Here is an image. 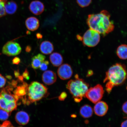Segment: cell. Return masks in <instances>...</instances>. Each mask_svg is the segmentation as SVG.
Wrapping results in <instances>:
<instances>
[{
  "instance_id": "obj_1",
  "label": "cell",
  "mask_w": 127,
  "mask_h": 127,
  "mask_svg": "<svg viewBox=\"0 0 127 127\" xmlns=\"http://www.w3.org/2000/svg\"><path fill=\"white\" fill-rule=\"evenodd\" d=\"M110 17L107 11L103 10L99 13L89 15L87 24L90 28L103 36H105L113 31L115 28L113 22L110 20Z\"/></svg>"
},
{
  "instance_id": "obj_2",
  "label": "cell",
  "mask_w": 127,
  "mask_h": 127,
  "mask_svg": "<svg viewBox=\"0 0 127 127\" xmlns=\"http://www.w3.org/2000/svg\"><path fill=\"white\" fill-rule=\"evenodd\" d=\"M127 79V71L124 65L117 63L113 65L106 72L103 81L106 83V91L110 93L114 87L123 85Z\"/></svg>"
},
{
  "instance_id": "obj_3",
  "label": "cell",
  "mask_w": 127,
  "mask_h": 127,
  "mask_svg": "<svg viewBox=\"0 0 127 127\" xmlns=\"http://www.w3.org/2000/svg\"><path fill=\"white\" fill-rule=\"evenodd\" d=\"M89 85L83 79L79 78L77 74L75 76V79L68 82L66 87L72 95L76 102H80L85 97Z\"/></svg>"
},
{
  "instance_id": "obj_4",
  "label": "cell",
  "mask_w": 127,
  "mask_h": 127,
  "mask_svg": "<svg viewBox=\"0 0 127 127\" xmlns=\"http://www.w3.org/2000/svg\"><path fill=\"white\" fill-rule=\"evenodd\" d=\"M13 87L10 85L3 88L0 93V108L9 113L16 109L19 98L12 93Z\"/></svg>"
},
{
  "instance_id": "obj_5",
  "label": "cell",
  "mask_w": 127,
  "mask_h": 127,
  "mask_svg": "<svg viewBox=\"0 0 127 127\" xmlns=\"http://www.w3.org/2000/svg\"><path fill=\"white\" fill-rule=\"evenodd\" d=\"M26 95L28 97L27 104L39 101L48 95V89L43 84L37 82H31L28 85Z\"/></svg>"
},
{
  "instance_id": "obj_6",
  "label": "cell",
  "mask_w": 127,
  "mask_h": 127,
  "mask_svg": "<svg viewBox=\"0 0 127 127\" xmlns=\"http://www.w3.org/2000/svg\"><path fill=\"white\" fill-rule=\"evenodd\" d=\"M99 33L95 30L90 28L82 36V41L84 46L88 47L96 46L99 44L100 36Z\"/></svg>"
},
{
  "instance_id": "obj_7",
  "label": "cell",
  "mask_w": 127,
  "mask_h": 127,
  "mask_svg": "<svg viewBox=\"0 0 127 127\" xmlns=\"http://www.w3.org/2000/svg\"><path fill=\"white\" fill-rule=\"evenodd\" d=\"M104 90L102 86L99 84L88 89L86 94V97L94 104L101 100L104 95Z\"/></svg>"
},
{
  "instance_id": "obj_8",
  "label": "cell",
  "mask_w": 127,
  "mask_h": 127,
  "mask_svg": "<svg viewBox=\"0 0 127 127\" xmlns=\"http://www.w3.org/2000/svg\"><path fill=\"white\" fill-rule=\"evenodd\" d=\"M21 47L17 43L9 41L6 43L2 48V53L8 56H15L20 53Z\"/></svg>"
},
{
  "instance_id": "obj_9",
  "label": "cell",
  "mask_w": 127,
  "mask_h": 127,
  "mask_svg": "<svg viewBox=\"0 0 127 127\" xmlns=\"http://www.w3.org/2000/svg\"><path fill=\"white\" fill-rule=\"evenodd\" d=\"M73 71L72 68L69 64H65L60 66L58 70L59 77L62 80H65L70 78Z\"/></svg>"
},
{
  "instance_id": "obj_10",
  "label": "cell",
  "mask_w": 127,
  "mask_h": 127,
  "mask_svg": "<svg viewBox=\"0 0 127 127\" xmlns=\"http://www.w3.org/2000/svg\"><path fill=\"white\" fill-rule=\"evenodd\" d=\"M44 5L43 3L39 0L33 1L29 4V10L32 13L36 15H41L44 11Z\"/></svg>"
},
{
  "instance_id": "obj_11",
  "label": "cell",
  "mask_w": 127,
  "mask_h": 127,
  "mask_svg": "<svg viewBox=\"0 0 127 127\" xmlns=\"http://www.w3.org/2000/svg\"><path fill=\"white\" fill-rule=\"evenodd\" d=\"M109 109L108 105L105 101H100L95 104L93 110L96 115L103 117L105 115Z\"/></svg>"
},
{
  "instance_id": "obj_12",
  "label": "cell",
  "mask_w": 127,
  "mask_h": 127,
  "mask_svg": "<svg viewBox=\"0 0 127 127\" xmlns=\"http://www.w3.org/2000/svg\"><path fill=\"white\" fill-rule=\"evenodd\" d=\"M42 80L46 85H52L56 82V74L54 71H46L42 74Z\"/></svg>"
},
{
  "instance_id": "obj_13",
  "label": "cell",
  "mask_w": 127,
  "mask_h": 127,
  "mask_svg": "<svg viewBox=\"0 0 127 127\" xmlns=\"http://www.w3.org/2000/svg\"><path fill=\"white\" fill-rule=\"evenodd\" d=\"M25 25L28 30L34 31L37 30L39 27V21L35 17H30L27 19L25 21Z\"/></svg>"
},
{
  "instance_id": "obj_14",
  "label": "cell",
  "mask_w": 127,
  "mask_h": 127,
  "mask_svg": "<svg viewBox=\"0 0 127 127\" xmlns=\"http://www.w3.org/2000/svg\"><path fill=\"white\" fill-rule=\"evenodd\" d=\"M15 119L17 123L20 125L27 124L29 121V115L26 112L20 111L17 113L15 116Z\"/></svg>"
},
{
  "instance_id": "obj_15",
  "label": "cell",
  "mask_w": 127,
  "mask_h": 127,
  "mask_svg": "<svg viewBox=\"0 0 127 127\" xmlns=\"http://www.w3.org/2000/svg\"><path fill=\"white\" fill-rule=\"evenodd\" d=\"M40 49L41 52L44 54L48 55L51 54L54 50L53 44L50 41H45L41 43Z\"/></svg>"
},
{
  "instance_id": "obj_16",
  "label": "cell",
  "mask_w": 127,
  "mask_h": 127,
  "mask_svg": "<svg viewBox=\"0 0 127 127\" xmlns=\"http://www.w3.org/2000/svg\"><path fill=\"white\" fill-rule=\"evenodd\" d=\"M79 113L83 118H89L93 116V109L91 106L88 104H85L80 108Z\"/></svg>"
},
{
  "instance_id": "obj_17",
  "label": "cell",
  "mask_w": 127,
  "mask_h": 127,
  "mask_svg": "<svg viewBox=\"0 0 127 127\" xmlns=\"http://www.w3.org/2000/svg\"><path fill=\"white\" fill-rule=\"evenodd\" d=\"M46 57L41 54H39L33 57L32 59V67L35 69H38L41 64L44 61Z\"/></svg>"
},
{
  "instance_id": "obj_18",
  "label": "cell",
  "mask_w": 127,
  "mask_h": 127,
  "mask_svg": "<svg viewBox=\"0 0 127 127\" xmlns=\"http://www.w3.org/2000/svg\"><path fill=\"white\" fill-rule=\"evenodd\" d=\"M51 62L55 67H58L63 62V58L62 55L58 52H54L51 55L50 57Z\"/></svg>"
},
{
  "instance_id": "obj_19",
  "label": "cell",
  "mask_w": 127,
  "mask_h": 127,
  "mask_svg": "<svg viewBox=\"0 0 127 127\" xmlns=\"http://www.w3.org/2000/svg\"><path fill=\"white\" fill-rule=\"evenodd\" d=\"M28 85L25 82H23V85L17 87V89L13 92L15 95L20 99L23 98V96L26 95L27 89Z\"/></svg>"
},
{
  "instance_id": "obj_20",
  "label": "cell",
  "mask_w": 127,
  "mask_h": 127,
  "mask_svg": "<svg viewBox=\"0 0 127 127\" xmlns=\"http://www.w3.org/2000/svg\"><path fill=\"white\" fill-rule=\"evenodd\" d=\"M6 13L8 14H13L16 11L17 9V5L13 1L5 2L4 5Z\"/></svg>"
},
{
  "instance_id": "obj_21",
  "label": "cell",
  "mask_w": 127,
  "mask_h": 127,
  "mask_svg": "<svg viewBox=\"0 0 127 127\" xmlns=\"http://www.w3.org/2000/svg\"><path fill=\"white\" fill-rule=\"evenodd\" d=\"M117 54L120 59H127V45L123 44L119 46L117 49Z\"/></svg>"
},
{
  "instance_id": "obj_22",
  "label": "cell",
  "mask_w": 127,
  "mask_h": 127,
  "mask_svg": "<svg viewBox=\"0 0 127 127\" xmlns=\"http://www.w3.org/2000/svg\"><path fill=\"white\" fill-rule=\"evenodd\" d=\"M10 113L0 108V120L4 121L8 118Z\"/></svg>"
},
{
  "instance_id": "obj_23",
  "label": "cell",
  "mask_w": 127,
  "mask_h": 127,
  "mask_svg": "<svg viewBox=\"0 0 127 127\" xmlns=\"http://www.w3.org/2000/svg\"><path fill=\"white\" fill-rule=\"evenodd\" d=\"M78 4L82 8L88 7L91 4L92 0H76Z\"/></svg>"
},
{
  "instance_id": "obj_24",
  "label": "cell",
  "mask_w": 127,
  "mask_h": 127,
  "mask_svg": "<svg viewBox=\"0 0 127 127\" xmlns=\"http://www.w3.org/2000/svg\"><path fill=\"white\" fill-rule=\"evenodd\" d=\"M5 2L2 0H0V18L6 15L4 8Z\"/></svg>"
},
{
  "instance_id": "obj_25",
  "label": "cell",
  "mask_w": 127,
  "mask_h": 127,
  "mask_svg": "<svg viewBox=\"0 0 127 127\" xmlns=\"http://www.w3.org/2000/svg\"><path fill=\"white\" fill-rule=\"evenodd\" d=\"M49 63L48 61H45L43 62L40 66V69L41 71H45L47 70L48 67Z\"/></svg>"
},
{
  "instance_id": "obj_26",
  "label": "cell",
  "mask_w": 127,
  "mask_h": 127,
  "mask_svg": "<svg viewBox=\"0 0 127 127\" xmlns=\"http://www.w3.org/2000/svg\"><path fill=\"white\" fill-rule=\"evenodd\" d=\"M6 82V79L0 74V88H2L5 85Z\"/></svg>"
},
{
  "instance_id": "obj_27",
  "label": "cell",
  "mask_w": 127,
  "mask_h": 127,
  "mask_svg": "<svg viewBox=\"0 0 127 127\" xmlns=\"http://www.w3.org/2000/svg\"><path fill=\"white\" fill-rule=\"evenodd\" d=\"M0 127H14L12 124L9 121H5L2 125H0Z\"/></svg>"
},
{
  "instance_id": "obj_28",
  "label": "cell",
  "mask_w": 127,
  "mask_h": 127,
  "mask_svg": "<svg viewBox=\"0 0 127 127\" xmlns=\"http://www.w3.org/2000/svg\"><path fill=\"white\" fill-rule=\"evenodd\" d=\"M122 109L123 112L127 115V101L124 103L123 105Z\"/></svg>"
},
{
  "instance_id": "obj_29",
  "label": "cell",
  "mask_w": 127,
  "mask_h": 127,
  "mask_svg": "<svg viewBox=\"0 0 127 127\" xmlns=\"http://www.w3.org/2000/svg\"><path fill=\"white\" fill-rule=\"evenodd\" d=\"M20 62V60L18 57H16L12 60V63L13 64H18Z\"/></svg>"
},
{
  "instance_id": "obj_30",
  "label": "cell",
  "mask_w": 127,
  "mask_h": 127,
  "mask_svg": "<svg viewBox=\"0 0 127 127\" xmlns=\"http://www.w3.org/2000/svg\"><path fill=\"white\" fill-rule=\"evenodd\" d=\"M23 78L25 79H29V73L27 69H25V71L23 73Z\"/></svg>"
},
{
  "instance_id": "obj_31",
  "label": "cell",
  "mask_w": 127,
  "mask_h": 127,
  "mask_svg": "<svg viewBox=\"0 0 127 127\" xmlns=\"http://www.w3.org/2000/svg\"><path fill=\"white\" fill-rule=\"evenodd\" d=\"M66 96V93H62L59 97V99L60 100H64Z\"/></svg>"
},
{
  "instance_id": "obj_32",
  "label": "cell",
  "mask_w": 127,
  "mask_h": 127,
  "mask_svg": "<svg viewBox=\"0 0 127 127\" xmlns=\"http://www.w3.org/2000/svg\"><path fill=\"white\" fill-rule=\"evenodd\" d=\"M121 127H127V120L122 122Z\"/></svg>"
},
{
  "instance_id": "obj_33",
  "label": "cell",
  "mask_w": 127,
  "mask_h": 127,
  "mask_svg": "<svg viewBox=\"0 0 127 127\" xmlns=\"http://www.w3.org/2000/svg\"><path fill=\"white\" fill-rule=\"evenodd\" d=\"M32 50V48L30 46H28L26 47L25 50L27 52H31Z\"/></svg>"
},
{
  "instance_id": "obj_34",
  "label": "cell",
  "mask_w": 127,
  "mask_h": 127,
  "mask_svg": "<svg viewBox=\"0 0 127 127\" xmlns=\"http://www.w3.org/2000/svg\"><path fill=\"white\" fill-rule=\"evenodd\" d=\"M36 36L38 39H41L42 38V35L40 33H38L36 34Z\"/></svg>"
},
{
  "instance_id": "obj_35",
  "label": "cell",
  "mask_w": 127,
  "mask_h": 127,
  "mask_svg": "<svg viewBox=\"0 0 127 127\" xmlns=\"http://www.w3.org/2000/svg\"><path fill=\"white\" fill-rule=\"evenodd\" d=\"M15 75L16 77H17L20 76V73L19 71H15Z\"/></svg>"
},
{
  "instance_id": "obj_36",
  "label": "cell",
  "mask_w": 127,
  "mask_h": 127,
  "mask_svg": "<svg viewBox=\"0 0 127 127\" xmlns=\"http://www.w3.org/2000/svg\"><path fill=\"white\" fill-rule=\"evenodd\" d=\"M77 38L78 39V40L80 41H82V36H81L80 35H77Z\"/></svg>"
},
{
  "instance_id": "obj_37",
  "label": "cell",
  "mask_w": 127,
  "mask_h": 127,
  "mask_svg": "<svg viewBox=\"0 0 127 127\" xmlns=\"http://www.w3.org/2000/svg\"><path fill=\"white\" fill-rule=\"evenodd\" d=\"M2 0L3 1H5V2H6V1H7V0Z\"/></svg>"
},
{
  "instance_id": "obj_38",
  "label": "cell",
  "mask_w": 127,
  "mask_h": 127,
  "mask_svg": "<svg viewBox=\"0 0 127 127\" xmlns=\"http://www.w3.org/2000/svg\"></svg>"
}]
</instances>
